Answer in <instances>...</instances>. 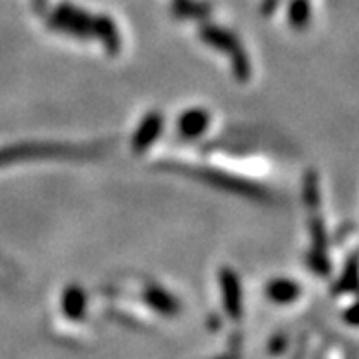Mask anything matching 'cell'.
<instances>
[{
    "mask_svg": "<svg viewBox=\"0 0 359 359\" xmlns=\"http://www.w3.org/2000/svg\"><path fill=\"white\" fill-rule=\"evenodd\" d=\"M208 125V114L203 110H191L180 118V133L185 137H196L205 130Z\"/></svg>",
    "mask_w": 359,
    "mask_h": 359,
    "instance_id": "6da1fadb",
    "label": "cell"
},
{
    "mask_svg": "<svg viewBox=\"0 0 359 359\" xmlns=\"http://www.w3.org/2000/svg\"><path fill=\"white\" fill-rule=\"evenodd\" d=\"M268 293L277 303H290L299 295V288L297 284L290 283V280H275L273 284H269Z\"/></svg>",
    "mask_w": 359,
    "mask_h": 359,
    "instance_id": "7a4b0ae2",
    "label": "cell"
},
{
    "mask_svg": "<svg viewBox=\"0 0 359 359\" xmlns=\"http://www.w3.org/2000/svg\"><path fill=\"white\" fill-rule=\"evenodd\" d=\"M160 127H161V121L158 116H152V118L147 119V123L143 125V128L137 133L136 140H134V145L136 149H145L149 143H151L152 137H156L158 133H160Z\"/></svg>",
    "mask_w": 359,
    "mask_h": 359,
    "instance_id": "3957f363",
    "label": "cell"
},
{
    "mask_svg": "<svg viewBox=\"0 0 359 359\" xmlns=\"http://www.w3.org/2000/svg\"><path fill=\"white\" fill-rule=\"evenodd\" d=\"M224 292H226V306L229 308V312L233 316H238L241 313V303H238V290H236V284L233 280L231 275H224Z\"/></svg>",
    "mask_w": 359,
    "mask_h": 359,
    "instance_id": "277c9868",
    "label": "cell"
},
{
    "mask_svg": "<svg viewBox=\"0 0 359 359\" xmlns=\"http://www.w3.org/2000/svg\"><path fill=\"white\" fill-rule=\"evenodd\" d=\"M83 308H85V297L79 292H68L65 295V312L72 317V319H79L83 316Z\"/></svg>",
    "mask_w": 359,
    "mask_h": 359,
    "instance_id": "5b68a950",
    "label": "cell"
},
{
    "mask_svg": "<svg viewBox=\"0 0 359 359\" xmlns=\"http://www.w3.org/2000/svg\"><path fill=\"white\" fill-rule=\"evenodd\" d=\"M149 301H151V304L154 308H158V310H161V312H172L175 310V303L170 301L169 295H165V293H160V292H152V295L149 297Z\"/></svg>",
    "mask_w": 359,
    "mask_h": 359,
    "instance_id": "8992f818",
    "label": "cell"
},
{
    "mask_svg": "<svg viewBox=\"0 0 359 359\" xmlns=\"http://www.w3.org/2000/svg\"><path fill=\"white\" fill-rule=\"evenodd\" d=\"M220 359H231V358H220Z\"/></svg>",
    "mask_w": 359,
    "mask_h": 359,
    "instance_id": "52a82bcc",
    "label": "cell"
}]
</instances>
